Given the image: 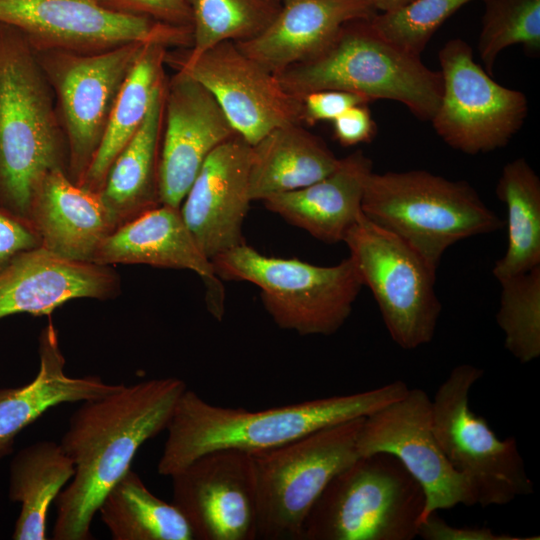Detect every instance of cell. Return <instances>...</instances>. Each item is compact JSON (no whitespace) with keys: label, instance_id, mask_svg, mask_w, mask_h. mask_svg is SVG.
<instances>
[{"label":"cell","instance_id":"1","mask_svg":"<svg viewBox=\"0 0 540 540\" xmlns=\"http://www.w3.org/2000/svg\"><path fill=\"white\" fill-rule=\"evenodd\" d=\"M187 389L176 377L157 378L83 401L69 418L60 444L75 472L55 500V540H90L99 505L131 469L140 447L166 430Z\"/></svg>","mask_w":540,"mask_h":540},{"label":"cell","instance_id":"2","mask_svg":"<svg viewBox=\"0 0 540 540\" xmlns=\"http://www.w3.org/2000/svg\"><path fill=\"white\" fill-rule=\"evenodd\" d=\"M408 390L404 381L395 380L367 391L251 411L213 405L187 388L166 428L157 471L171 476L199 456L218 449L250 454L270 450L320 429L366 417Z\"/></svg>","mask_w":540,"mask_h":540},{"label":"cell","instance_id":"3","mask_svg":"<svg viewBox=\"0 0 540 540\" xmlns=\"http://www.w3.org/2000/svg\"><path fill=\"white\" fill-rule=\"evenodd\" d=\"M66 166L65 135L36 51L0 23V207L29 221L41 180Z\"/></svg>","mask_w":540,"mask_h":540},{"label":"cell","instance_id":"4","mask_svg":"<svg viewBox=\"0 0 540 540\" xmlns=\"http://www.w3.org/2000/svg\"><path fill=\"white\" fill-rule=\"evenodd\" d=\"M371 18L345 23L320 53L275 74L278 81L301 101L314 91L341 90L369 101L399 102L415 117L430 121L442 94L440 71L381 36Z\"/></svg>","mask_w":540,"mask_h":540},{"label":"cell","instance_id":"5","mask_svg":"<svg viewBox=\"0 0 540 540\" xmlns=\"http://www.w3.org/2000/svg\"><path fill=\"white\" fill-rule=\"evenodd\" d=\"M362 212L435 269L453 244L503 227L501 218L468 182L426 170L372 172Z\"/></svg>","mask_w":540,"mask_h":540},{"label":"cell","instance_id":"6","mask_svg":"<svg viewBox=\"0 0 540 540\" xmlns=\"http://www.w3.org/2000/svg\"><path fill=\"white\" fill-rule=\"evenodd\" d=\"M424 506L421 485L396 457L358 456L316 500L301 540H412Z\"/></svg>","mask_w":540,"mask_h":540},{"label":"cell","instance_id":"7","mask_svg":"<svg viewBox=\"0 0 540 540\" xmlns=\"http://www.w3.org/2000/svg\"><path fill=\"white\" fill-rule=\"evenodd\" d=\"M211 263L223 280L256 285L276 325L303 336L336 333L364 286L350 256L333 266H318L296 258L269 257L244 243Z\"/></svg>","mask_w":540,"mask_h":540},{"label":"cell","instance_id":"8","mask_svg":"<svg viewBox=\"0 0 540 540\" xmlns=\"http://www.w3.org/2000/svg\"><path fill=\"white\" fill-rule=\"evenodd\" d=\"M365 417L344 421L252 454L258 538L301 540L305 520L332 478L359 455Z\"/></svg>","mask_w":540,"mask_h":540},{"label":"cell","instance_id":"9","mask_svg":"<svg viewBox=\"0 0 540 540\" xmlns=\"http://www.w3.org/2000/svg\"><path fill=\"white\" fill-rule=\"evenodd\" d=\"M484 370L455 366L438 387L432 404L435 436L446 458L473 487L482 507L507 505L534 492L514 437L500 439L469 406V392Z\"/></svg>","mask_w":540,"mask_h":540},{"label":"cell","instance_id":"10","mask_svg":"<svg viewBox=\"0 0 540 540\" xmlns=\"http://www.w3.org/2000/svg\"><path fill=\"white\" fill-rule=\"evenodd\" d=\"M343 242L363 285L373 294L391 339L405 350L429 343L442 310L435 291L437 269L363 213Z\"/></svg>","mask_w":540,"mask_h":540},{"label":"cell","instance_id":"11","mask_svg":"<svg viewBox=\"0 0 540 540\" xmlns=\"http://www.w3.org/2000/svg\"><path fill=\"white\" fill-rule=\"evenodd\" d=\"M145 44L91 53L36 51L65 135L66 172L77 185L93 161L123 82Z\"/></svg>","mask_w":540,"mask_h":540},{"label":"cell","instance_id":"12","mask_svg":"<svg viewBox=\"0 0 540 540\" xmlns=\"http://www.w3.org/2000/svg\"><path fill=\"white\" fill-rule=\"evenodd\" d=\"M438 58L442 94L430 120L438 136L469 155L506 146L527 117L525 94L495 82L460 38L446 42Z\"/></svg>","mask_w":540,"mask_h":540},{"label":"cell","instance_id":"13","mask_svg":"<svg viewBox=\"0 0 540 540\" xmlns=\"http://www.w3.org/2000/svg\"><path fill=\"white\" fill-rule=\"evenodd\" d=\"M0 23L20 31L35 51L100 52L127 43L189 49L192 28L106 8L100 0H0Z\"/></svg>","mask_w":540,"mask_h":540},{"label":"cell","instance_id":"14","mask_svg":"<svg viewBox=\"0 0 540 540\" xmlns=\"http://www.w3.org/2000/svg\"><path fill=\"white\" fill-rule=\"evenodd\" d=\"M357 452L359 456L388 453L403 464L425 494L420 521L438 510L477 504L473 487L453 468L438 443L431 399L420 388H409L404 396L364 418Z\"/></svg>","mask_w":540,"mask_h":540},{"label":"cell","instance_id":"15","mask_svg":"<svg viewBox=\"0 0 540 540\" xmlns=\"http://www.w3.org/2000/svg\"><path fill=\"white\" fill-rule=\"evenodd\" d=\"M165 62L206 87L234 131L250 145L276 127L302 124V101L235 42L218 43L192 58L182 49L168 50Z\"/></svg>","mask_w":540,"mask_h":540},{"label":"cell","instance_id":"16","mask_svg":"<svg viewBox=\"0 0 540 540\" xmlns=\"http://www.w3.org/2000/svg\"><path fill=\"white\" fill-rule=\"evenodd\" d=\"M172 503L194 539L258 538V503L252 454L237 449L207 452L171 476Z\"/></svg>","mask_w":540,"mask_h":540},{"label":"cell","instance_id":"17","mask_svg":"<svg viewBox=\"0 0 540 540\" xmlns=\"http://www.w3.org/2000/svg\"><path fill=\"white\" fill-rule=\"evenodd\" d=\"M235 134L209 90L176 70L166 81L158 164L161 204L180 208L207 157Z\"/></svg>","mask_w":540,"mask_h":540},{"label":"cell","instance_id":"18","mask_svg":"<svg viewBox=\"0 0 540 540\" xmlns=\"http://www.w3.org/2000/svg\"><path fill=\"white\" fill-rule=\"evenodd\" d=\"M251 145L235 134L203 163L181 206V216L211 261L244 244L242 226L249 204Z\"/></svg>","mask_w":540,"mask_h":540},{"label":"cell","instance_id":"19","mask_svg":"<svg viewBox=\"0 0 540 540\" xmlns=\"http://www.w3.org/2000/svg\"><path fill=\"white\" fill-rule=\"evenodd\" d=\"M119 286L111 266L70 260L39 246L20 253L0 270V319L51 314L72 299H109Z\"/></svg>","mask_w":540,"mask_h":540},{"label":"cell","instance_id":"20","mask_svg":"<svg viewBox=\"0 0 540 540\" xmlns=\"http://www.w3.org/2000/svg\"><path fill=\"white\" fill-rule=\"evenodd\" d=\"M269 26L246 41L235 42L247 56L277 74L325 49L341 27L378 13L367 0H280Z\"/></svg>","mask_w":540,"mask_h":540},{"label":"cell","instance_id":"21","mask_svg":"<svg viewBox=\"0 0 540 540\" xmlns=\"http://www.w3.org/2000/svg\"><path fill=\"white\" fill-rule=\"evenodd\" d=\"M29 222L41 247L61 257L92 262L102 241L115 227L99 193L87 190L57 168L37 186L30 205Z\"/></svg>","mask_w":540,"mask_h":540},{"label":"cell","instance_id":"22","mask_svg":"<svg viewBox=\"0 0 540 540\" xmlns=\"http://www.w3.org/2000/svg\"><path fill=\"white\" fill-rule=\"evenodd\" d=\"M373 164L361 150L340 158L337 167L303 188L275 194L264 206L290 224L329 244L343 242L362 215V200Z\"/></svg>","mask_w":540,"mask_h":540},{"label":"cell","instance_id":"23","mask_svg":"<svg viewBox=\"0 0 540 540\" xmlns=\"http://www.w3.org/2000/svg\"><path fill=\"white\" fill-rule=\"evenodd\" d=\"M39 370L28 383L0 389V461L13 452L16 437L49 409L108 395L123 384L100 376H69L65 357L51 321L39 335Z\"/></svg>","mask_w":540,"mask_h":540},{"label":"cell","instance_id":"24","mask_svg":"<svg viewBox=\"0 0 540 540\" xmlns=\"http://www.w3.org/2000/svg\"><path fill=\"white\" fill-rule=\"evenodd\" d=\"M92 262L187 269L211 283L214 290L220 286L211 261L195 242L180 208L165 204L113 230L99 245Z\"/></svg>","mask_w":540,"mask_h":540},{"label":"cell","instance_id":"25","mask_svg":"<svg viewBox=\"0 0 540 540\" xmlns=\"http://www.w3.org/2000/svg\"><path fill=\"white\" fill-rule=\"evenodd\" d=\"M166 81L157 86L144 121L112 163L99 192L115 229L161 204L158 164Z\"/></svg>","mask_w":540,"mask_h":540},{"label":"cell","instance_id":"26","mask_svg":"<svg viewBox=\"0 0 540 540\" xmlns=\"http://www.w3.org/2000/svg\"><path fill=\"white\" fill-rule=\"evenodd\" d=\"M340 158L302 124L272 129L251 145V201L308 186L332 172Z\"/></svg>","mask_w":540,"mask_h":540},{"label":"cell","instance_id":"27","mask_svg":"<svg viewBox=\"0 0 540 540\" xmlns=\"http://www.w3.org/2000/svg\"><path fill=\"white\" fill-rule=\"evenodd\" d=\"M75 467L60 443L37 441L14 455L9 466L8 497L20 504L11 538L46 540L49 507L72 479Z\"/></svg>","mask_w":540,"mask_h":540},{"label":"cell","instance_id":"28","mask_svg":"<svg viewBox=\"0 0 540 540\" xmlns=\"http://www.w3.org/2000/svg\"><path fill=\"white\" fill-rule=\"evenodd\" d=\"M167 47L143 46L111 111L101 143L79 186L99 193L109 169L144 121L157 86L166 78Z\"/></svg>","mask_w":540,"mask_h":540},{"label":"cell","instance_id":"29","mask_svg":"<svg viewBox=\"0 0 540 540\" xmlns=\"http://www.w3.org/2000/svg\"><path fill=\"white\" fill-rule=\"evenodd\" d=\"M113 540H193L192 529L173 504L154 495L129 469L97 510Z\"/></svg>","mask_w":540,"mask_h":540},{"label":"cell","instance_id":"30","mask_svg":"<svg viewBox=\"0 0 540 540\" xmlns=\"http://www.w3.org/2000/svg\"><path fill=\"white\" fill-rule=\"evenodd\" d=\"M496 194L507 209V249L492 269L500 281L540 266V179L516 158L503 167Z\"/></svg>","mask_w":540,"mask_h":540},{"label":"cell","instance_id":"31","mask_svg":"<svg viewBox=\"0 0 540 540\" xmlns=\"http://www.w3.org/2000/svg\"><path fill=\"white\" fill-rule=\"evenodd\" d=\"M192 14L193 44L182 49L195 57L224 42H241L265 30L278 14L280 0H186Z\"/></svg>","mask_w":540,"mask_h":540},{"label":"cell","instance_id":"32","mask_svg":"<svg viewBox=\"0 0 540 540\" xmlns=\"http://www.w3.org/2000/svg\"><path fill=\"white\" fill-rule=\"evenodd\" d=\"M499 282L496 321L504 346L520 363H529L540 356V266Z\"/></svg>","mask_w":540,"mask_h":540},{"label":"cell","instance_id":"33","mask_svg":"<svg viewBox=\"0 0 540 540\" xmlns=\"http://www.w3.org/2000/svg\"><path fill=\"white\" fill-rule=\"evenodd\" d=\"M478 53L492 76L498 55L513 45L540 51V0H484Z\"/></svg>","mask_w":540,"mask_h":540},{"label":"cell","instance_id":"34","mask_svg":"<svg viewBox=\"0 0 540 540\" xmlns=\"http://www.w3.org/2000/svg\"><path fill=\"white\" fill-rule=\"evenodd\" d=\"M471 1L473 0H413L397 10L376 13L371 18V23L388 41L420 56L440 26Z\"/></svg>","mask_w":540,"mask_h":540},{"label":"cell","instance_id":"35","mask_svg":"<svg viewBox=\"0 0 540 540\" xmlns=\"http://www.w3.org/2000/svg\"><path fill=\"white\" fill-rule=\"evenodd\" d=\"M116 12L145 16L156 21L192 28V14L186 0H100Z\"/></svg>","mask_w":540,"mask_h":540},{"label":"cell","instance_id":"36","mask_svg":"<svg viewBox=\"0 0 540 540\" xmlns=\"http://www.w3.org/2000/svg\"><path fill=\"white\" fill-rule=\"evenodd\" d=\"M368 102L365 97L347 91H314L302 98L301 123L314 125L320 121H333L347 109Z\"/></svg>","mask_w":540,"mask_h":540},{"label":"cell","instance_id":"37","mask_svg":"<svg viewBox=\"0 0 540 540\" xmlns=\"http://www.w3.org/2000/svg\"><path fill=\"white\" fill-rule=\"evenodd\" d=\"M41 246L33 225L0 207V270L20 253Z\"/></svg>","mask_w":540,"mask_h":540},{"label":"cell","instance_id":"38","mask_svg":"<svg viewBox=\"0 0 540 540\" xmlns=\"http://www.w3.org/2000/svg\"><path fill=\"white\" fill-rule=\"evenodd\" d=\"M418 537L424 540H539L538 536L519 537L495 533L487 527L452 526L437 515L430 513L418 525Z\"/></svg>","mask_w":540,"mask_h":540},{"label":"cell","instance_id":"39","mask_svg":"<svg viewBox=\"0 0 540 540\" xmlns=\"http://www.w3.org/2000/svg\"><path fill=\"white\" fill-rule=\"evenodd\" d=\"M332 122L334 137L346 147L370 142L377 133L376 123L366 104L347 109Z\"/></svg>","mask_w":540,"mask_h":540},{"label":"cell","instance_id":"40","mask_svg":"<svg viewBox=\"0 0 540 540\" xmlns=\"http://www.w3.org/2000/svg\"><path fill=\"white\" fill-rule=\"evenodd\" d=\"M378 13L397 10L413 0H367Z\"/></svg>","mask_w":540,"mask_h":540}]
</instances>
